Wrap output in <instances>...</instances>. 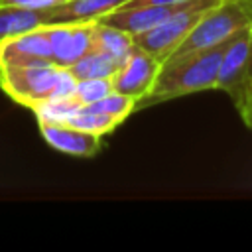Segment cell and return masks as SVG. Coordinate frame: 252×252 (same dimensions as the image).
Returning a JSON list of instances; mask_svg holds the SVG:
<instances>
[{
    "mask_svg": "<svg viewBox=\"0 0 252 252\" xmlns=\"http://www.w3.org/2000/svg\"><path fill=\"white\" fill-rule=\"evenodd\" d=\"M128 0H63L39 10L43 26L53 24H83L96 22L104 14L124 6Z\"/></svg>",
    "mask_w": 252,
    "mask_h": 252,
    "instance_id": "cell-9",
    "label": "cell"
},
{
    "mask_svg": "<svg viewBox=\"0 0 252 252\" xmlns=\"http://www.w3.org/2000/svg\"><path fill=\"white\" fill-rule=\"evenodd\" d=\"M77 79L57 65H0V87L16 102L35 108L51 98L73 94Z\"/></svg>",
    "mask_w": 252,
    "mask_h": 252,
    "instance_id": "cell-2",
    "label": "cell"
},
{
    "mask_svg": "<svg viewBox=\"0 0 252 252\" xmlns=\"http://www.w3.org/2000/svg\"><path fill=\"white\" fill-rule=\"evenodd\" d=\"M177 2H187V0H128L120 8H132V6H156V4H177Z\"/></svg>",
    "mask_w": 252,
    "mask_h": 252,
    "instance_id": "cell-18",
    "label": "cell"
},
{
    "mask_svg": "<svg viewBox=\"0 0 252 252\" xmlns=\"http://www.w3.org/2000/svg\"><path fill=\"white\" fill-rule=\"evenodd\" d=\"M228 39L205 49H197L183 55H171L163 59L150 93L136 102V110L185 94H193L199 91L217 89L219 65Z\"/></svg>",
    "mask_w": 252,
    "mask_h": 252,
    "instance_id": "cell-1",
    "label": "cell"
},
{
    "mask_svg": "<svg viewBox=\"0 0 252 252\" xmlns=\"http://www.w3.org/2000/svg\"><path fill=\"white\" fill-rule=\"evenodd\" d=\"M120 65L122 63H118L110 55L91 49L89 53H85L79 61H75L67 69L77 81H87V79H110L118 71Z\"/></svg>",
    "mask_w": 252,
    "mask_h": 252,
    "instance_id": "cell-12",
    "label": "cell"
},
{
    "mask_svg": "<svg viewBox=\"0 0 252 252\" xmlns=\"http://www.w3.org/2000/svg\"><path fill=\"white\" fill-rule=\"evenodd\" d=\"M250 81H252V26L242 28L228 39L219 65L217 89L228 91L234 104L238 106L250 89Z\"/></svg>",
    "mask_w": 252,
    "mask_h": 252,
    "instance_id": "cell-4",
    "label": "cell"
},
{
    "mask_svg": "<svg viewBox=\"0 0 252 252\" xmlns=\"http://www.w3.org/2000/svg\"><path fill=\"white\" fill-rule=\"evenodd\" d=\"M110 91H112L110 79H87V81H77L71 96L79 106H87V104L96 102Z\"/></svg>",
    "mask_w": 252,
    "mask_h": 252,
    "instance_id": "cell-16",
    "label": "cell"
},
{
    "mask_svg": "<svg viewBox=\"0 0 252 252\" xmlns=\"http://www.w3.org/2000/svg\"><path fill=\"white\" fill-rule=\"evenodd\" d=\"M43 26L39 10L0 4V43Z\"/></svg>",
    "mask_w": 252,
    "mask_h": 252,
    "instance_id": "cell-11",
    "label": "cell"
},
{
    "mask_svg": "<svg viewBox=\"0 0 252 252\" xmlns=\"http://www.w3.org/2000/svg\"><path fill=\"white\" fill-rule=\"evenodd\" d=\"M57 67H71L93 49V22L43 26Z\"/></svg>",
    "mask_w": 252,
    "mask_h": 252,
    "instance_id": "cell-6",
    "label": "cell"
},
{
    "mask_svg": "<svg viewBox=\"0 0 252 252\" xmlns=\"http://www.w3.org/2000/svg\"><path fill=\"white\" fill-rule=\"evenodd\" d=\"M0 65H55L43 26L2 41Z\"/></svg>",
    "mask_w": 252,
    "mask_h": 252,
    "instance_id": "cell-7",
    "label": "cell"
},
{
    "mask_svg": "<svg viewBox=\"0 0 252 252\" xmlns=\"http://www.w3.org/2000/svg\"><path fill=\"white\" fill-rule=\"evenodd\" d=\"M65 124L69 126H75L79 130H85V132H91V134H96V136H104L108 132H112L118 124H122L120 120L112 118V116H106V114H100V112H94V110H89L87 106H81L77 108L67 120Z\"/></svg>",
    "mask_w": 252,
    "mask_h": 252,
    "instance_id": "cell-13",
    "label": "cell"
},
{
    "mask_svg": "<svg viewBox=\"0 0 252 252\" xmlns=\"http://www.w3.org/2000/svg\"><path fill=\"white\" fill-rule=\"evenodd\" d=\"M77 108H81V106L73 100V96H67V98L45 100L32 110L35 112L37 122H65Z\"/></svg>",
    "mask_w": 252,
    "mask_h": 252,
    "instance_id": "cell-15",
    "label": "cell"
},
{
    "mask_svg": "<svg viewBox=\"0 0 252 252\" xmlns=\"http://www.w3.org/2000/svg\"><path fill=\"white\" fill-rule=\"evenodd\" d=\"M248 91H252V81H250V89H248Z\"/></svg>",
    "mask_w": 252,
    "mask_h": 252,
    "instance_id": "cell-19",
    "label": "cell"
},
{
    "mask_svg": "<svg viewBox=\"0 0 252 252\" xmlns=\"http://www.w3.org/2000/svg\"><path fill=\"white\" fill-rule=\"evenodd\" d=\"M220 0H193L183 10L175 12L173 16H169L167 20L158 24L156 28H152L144 33L132 35L134 45L138 49L154 55L159 61L167 59L175 51V47L189 35V32L195 28V24L201 20V16L207 10H211L213 6H217Z\"/></svg>",
    "mask_w": 252,
    "mask_h": 252,
    "instance_id": "cell-3",
    "label": "cell"
},
{
    "mask_svg": "<svg viewBox=\"0 0 252 252\" xmlns=\"http://www.w3.org/2000/svg\"><path fill=\"white\" fill-rule=\"evenodd\" d=\"M93 49L110 55L118 63H124L126 57L136 49V45L132 33L96 20L93 22Z\"/></svg>",
    "mask_w": 252,
    "mask_h": 252,
    "instance_id": "cell-10",
    "label": "cell"
},
{
    "mask_svg": "<svg viewBox=\"0 0 252 252\" xmlns=\"http://www.w3.org/2000/svg\"><path fill=\"white\" fill-rule=\"evenodd\" d=\"M87 108L89 110H94V112H100V114H106V116H112V118L124 122L126 116L136 110V98L134 96H128V94H120V93L110 91L108 94H104L96 102L87 104Z\"/></svg>",
    "mask_w": 252,
    "mask_h": 252,
    "instance_id": "cell-14",
    "label": "cell"
},
{
    "mask_svg": "<svg viewBox=\"0 0 252 252\" xmlns=\"http://www.w3.org/2000/svg\"><path fill=\"white\" fill-rule=\"evenodd\" d=\"M238 110H240V118H242V122L252 130V91H248L246 96L240 100Z\"/></svg>",
    "mask_w": 252,
    "mask_h": 252,
    "instance_id": "cell-17",
    "label": "cell"
},
{
    "mask_svg": "<svg viewBox=\"0 0 252 252\" xmlns=\"http://www.w3.org/2000/svg\"><path fill=\"white\" fill-rule=\"evenodd\" d=\"M37 124L47 146H51L61 154L77 156V158H93L100 150V136L96 134L79 130L65 122H37Z\"/></svg>",
    "mask_w": 252,
    "mask_h": 252,
    "instance_id": "cell-8",
    "label": "cell"
},
{
    "mask_svg": "<svg viewBox=\"0 0 252 252\" xmlns=\"http://www.w3.org/2000/svg\"><path fill=\"white\" fill-rule=\"evenodd\" d=\"M161 61L156 59L154 55L142 51V49H134L126 61L118 67V71L110 77V85L114 93L120 94H128L134 96L136 102L146 96L156 81V75L159 71Z\"/></svg>",
    "mask_w": 252,
    "mask_h": 252,
    "instance_id": "cell-5",
    "label": "cell"
}]
</instances>
